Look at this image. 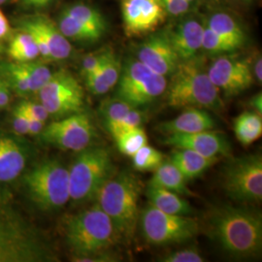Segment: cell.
<instances>
[{"instance_id":"1","label":"cell","mask_w":262,"mask_h":262,"mask_svg":"<svg viewBox=\"0 0 262 262\" xmlns=\"http://www.w3.org/2000/svg\"><path fill=\"white\" fill-rule=\"evenodd\" d=\"M200 227L234 259L256 258L261 254L262 217L257 211L232 205L213 207Z\"/></svg>"},{"instance_id":"2","label":"cell","mask_w":262,"mask_h":262,"mask_svg":"<svg viewBox=\"0 0 262 262\" xmlns=\"http://www.w3.org/2000/svg\"><path fill=\"white\" fill-rule=\"evenodd\" d=\"M142 185L128 171L115 173L97 192V204L112 222L118 239L130 240L139 223Z\"/></svg>"},{"instance_id":"3","label":"cell","mask_w":262,"mask_h":262,"mask_svg":"<svg viewBox=\"0 0 262 262\" xmlns=\"http://www.w3.org/2000/svg\"><path fill=\"white\" fill-rule=\"evenodd\" d=\"M166 86L167 104L174 108L195 107L220 112L224 101L210 80L204 63L196 56L180 61Z\"/></svg>"},{"instance_id":"4","label":"cell","mask_w":262,"mask_h":262,"mask_svg":"<svg viewBox=\"0 0 262 262\" xmlns=\"http://www.w3.org/2000/svg\"><path fill=\"white\" fill-rule=\"evenodd\" d=\"M64 234L75 261L106 252L119 240L110 217L97 203L70 216Z\"/></svg>"},{"instance_id":"5","label":"cell","mask_w":262,"mask_h":262,"mask_svg":"<svg viewBox=\"0 0 262 262\" xmlns=\"http://www.w3.org/2000/svg\"><path fill=\"white\" fill-rule=\"evenodd\" d=\"M115 173L112 157L107 149L88 147L80 150L68 169L70 199L76 202L94 199Z\"/></svg>"},{"instance_id":"6","label":"cell","mask_w":262,"mask_h":262,"mask_svg":"<svg viewBox=\"0 0 262 262\" xmlns=\"http://www.w3.org/2000/svg\"><path fill=\"white\" fill-rule=\"evenodd\" d=\"M47 241L19 220L0 215V262L55 261Z\"/></svg>"},{"instance_id":"7","label":"cell","mask_w":262,"mask_h":262,"mask_svg":"<svg viewBox=\"0 0 262 262\" xmlns=\"http://www.w3.org/2000/svg\"><path fill=\"white\" fill-rule=\"evenodd\" d=\"M24 181L28 196L43 211L59 209L70 199L68 169L56 159L38 163L28 171Z\"/></svg>"},{"instance_id":"8","label":"cell","mask_w":262,"mask_h":262,"mask_svg":"<svg viewBox=\"0 0 262 262\" xmlns=\"http://www.w3.org/2000/svg\"><path fill=\"white\" fill-rule=\"evenodd\" d=\"M146 242L152 246H168L187 242L200 231V223L191 215L167 214L149 204L139 216Z\"/></svg>"},{"instance_id":"9","label":"cell","mask_w":262,"mask_h":262,"mask_svg":"<svg viewBox=\"0 0 262 262\" xmlns=\"http://www.w3.org/2000/svg\"><path fill=\"white\" fill-rule=\"evenodd\" d=\"M226 195L238 203H258L262 198V158L260 154L232 159L223 172Z\"/></svg>"},{"instance_id":"10","label":"cell","mask_w":262,"mask_h":262,"mask_svg":"<svg viewBox=\"0 0 262 262\" xmlns=\"http://www.w3.org/2000/svg\"><path fill=\"white\" fill-rule=\"evenodd\" d=\"M117 97L135 108L150 104L163 94L167 79L151 71L139 59H131L122 67Z\"/></svg>"},{"instance_id":"11","label":"cell","mask_w":262,"mask_h":262,"mask_svg":"<svg viewBox=\"0 0 262 262\" xmlns=\"http://www.w3.org/2000/svg\"><path fill=\"white\" fill-rule=\"evenodd\" d=\"M38 94L40 102L46 108L49 116L64 118L83 112L84 90L75 77L66 70L52 73Z\"/></svg>"},{"instance_id":"12","label":"cell","mask_w":262,"mask_h":262,"mask_svg":"<svg viewBox=\"0 0 262 262\" xmlns=\"http://www.w3.org/2000/svg\"><path fill=\"white\" fill-rule=\"evenodd\" d=\"M40 135L45 143L58 149L80 151L91 146L95 131L90 116L80 112L51 122Z\"/></svg>"},{"instance_id":"13","label":"cell","mask_w":262,"mask_h":262,"mask_svg":"<svg viewBox=\"0 0 262 262\" xmlns=\"http://www.w3.org/2000/svg\"><path fill=\"white\" fill-rule=\"evenodd\" d=\"M207 72L212 83L227 97L242 94L253 85L254 81L251 63L235 56L215 58Z\"/></svg>"},{"instance_id":"14","label":"cell","mask_w":262,"mask_h":262,"mask_svg":"<svg viewBox=\"0 0 262 262\" xmlns=\"http://www.w3.org/2000/svg\"><path fill=\"white\" fill-rule=\"evenodd\" d=\"M122 23L128 36H141L156 30L167 13L159 0H122Z\"/></svg>"},{"instance_id":"15","label":"cell","mask_w":262,"mask_h":262,"mask_svg":"<svg viewBox=\"0 0 262 262\" xmlns=\"http://www.w3.org/2000/svg\"><path fill=\"white\" fill-rule=\"evenodd\" d=\"M137 59L159 75H172L180 63V59L172 47L166 31L150 35L137 51Z\"/></svg>"},{"instance_id":"16","label":"cell","mask_w":262,"mask_h":262,"mask_svg":"<svg viewBox=\"0 0 262 262\" xmlns=\"http://www.w3.org/2000/svg\"><path fill=\"white\" fill-rule=\"evenodd\" d=\"M163 142L175 149L193 150L208 158L228 156L231 151L225 135L213 129L188 134H171Z\"/></svg>"},{"instance_id":"17","label":"cell","mask_w":262,"mask_h":262,"mask_svg":"<svg viewBox=\"0 0 262 262\" xmlns=\"http://www.w3.org/2000/svg\"><path fill=\"white\" fill-rule=\"evenodd\" d=\"M166 32L181 61L195 57L201 50L204 26L198 19L184 18Z\"/></svg>"},{"instance_id":"18","label":"cell","mask_w":262,"mask_h":262,"mask_svg":"<svg viewBox=\"0 0 262 262\" xmlns=\"http://www.w3.org/2000/svg\"><path fill=\"white\" fill-rule=\"evenodd\" d=\"M215 126L213 117L205 109L187 107L175 119L159 124V130L166 135L188 134L200 131L210 130Z\"/></svg>"},{"instance_id":"19","label":"cell","mask_w":262,"mask_h":262,"mask_svg":"<svg viewBox=\"0 0 262 262\" xmlns=\"http://www.w3.org/2000/svg\"><path fill=\"white\" fill-rule=\"evenodd\" d=\"M27 157L19 144L9 137H0V182L18 178L26 166Z\"/></svg>"},{"instance_id":"20","label":"cell","mask_w":262,"mask_h":262,"mask_svg":"<svg viewBox=\"0 0 262 262\" xmlns=\"http://www.w3.org/2000/svg\"><path fill=\"white\" fill-rule=\"evenodd\" d=\"M146 196L150 205L160 211L172 215H192L195 214L194 208L182 195L168 189L148 184Z\"/></svg>"},{"instance_id":"21","label":"cell","mask_w":262,"mask_h":262,"mask_svg":"<svg viewBox=\"0 0 262 262\" xmlns=\"http://www.w3.org/2000/svg\"><path fill=\"white\" fill-rule=\"evenodd\" d=\"M217 160L219 158H208L186 149H175L170 159V161L179 169L187 181L198 178L215 165Z\"/></svg>"},{"instance_id":"22","label":"cell","mask_w":262,"mask_h":262,"mask_svg":"<svg viewBox=\"0 0 262 262\" xmlns=\"http://www.w3.org/2000/svg\"><path fill=\"white\" fill-rule=\"evenodd\" d=\"M29 20L37 28L47 43L52 59L62 60L70 56L72 52L71 44L51 19L45 17H36Z\"/></svg>"},{"instance_id":"23","label":"cell","mask_w":262,"mask_h":262,"mask_svg":"<svg viewBox=\"0 0 262 262\" xmlns=\"http://www.w3.org/2000/svg\"><path fill=\"white\" fill-rule=\"evenodd\" d=\"M187 180L182 175L179 169L169 160L163 161L154 171V175L149 184L162 187L184 196H195L187 185Z\"/></svg>"},{"instance_id":"24","label":"cell","mask_w":262,"mask_h":262,"mask_svg":"<svg viewBox=\"0 0 262 262\" xmlns=\"http://www.w3.org/2000/svg\"><path fill=\"white\" fill-rule=\"evenodd\" d=\"M221 38L230 44L234 50L242 47L246 35L240 25L229 14L217 12L213 14L206 24Z\"/></svg>"},{"instance_id":"25","label":"cell","mask_w":262,"mask_h":262,"mask_svg":"<svg viewBox=\"0 0 262 262\" xmlns=\"http://www.w3.org/2000/svg\"><path fill=\"white\" fill-rule=\"evenodd\" d=\"M235 136L245 147L251 146L261 137L262 118L253 111H246L236 117L233 123Z\"/></svg>"},{"instance_id":"26","label":"cell","mask_w":262,"mask_h":262,"mask_svg":"<svg viewBox=\"0 0 262 262\" xmlns=\"http://www.w3.org/2000/svg\"><path fill=\"white\" fill-rule=\"evenodd\" d=\"M70 16L79 20L85 28L94 31L99 37L103 36L107 30V23L103 15L93 7L84 4H75L64 10Z\"/></svg>"},{"instance_id":"27","label":"cell","mask_w":262,"mask_h":262,"mask_svg":"<svg viewBox=\"0 0 262 262\" xmlns=\"http://www.w3.org/2000/svg\"><path fill=\"white\" fill-rule=\"evenodd\" d=\"M57 28L67 39L78 42L94 43L100 39L94 31L85 28L84 25L70 16L66 11H63L59 17Z\"/></svg>"},{"instance_id":"28","label":"cell","mask_w":262,"mask_h":262,"mask_svg":"<svg viewBox=\"0 0 262 262\" xmlns=\"http://www.w3.org/2000/svg\"><path fill=\"white\" fill-rule=\"evenodd\" d=\"M8 54L12 59L18 62L32 61L40 56L34 39L27 31L17 34L12 39Z\"/></svg>"},{"instance_id":"29","label":"cell","mask_w":262,"mask_h":262,"mask_svg":"<svg viewBox=\"0 0 262 262\" xmlns=\"http://www.w3.org/2000/svg\"><path fill=\"white\" fill-rule=\"evenodd\" d=\"M115 142L122 154L131 158L148 144V136L142 127H136L123 132Z\"/></svg>"},{"instance_id":"30","label":"cell","mask_w":262,"mask_h":262,"mask_svg":"<svg viewBox=\"0 0 262 262\" xmlns=\"http://www.w3.org/2000/svg\"><path fill=\"white\" fill-rule=\"evenodd\" d=\"M131 159L135 170L139 172H154L164 161V155L147 144L133 155Z\"/></svg>"},{"instance_id":"31","label":"cell","mask_w":262,"mask_h":262,"mask_svg":"<svg viewBox=\"0 0 262 262\" xmlns=\"http://www.w3.org/2000/svg\"><path fill=\"white\" fill-rule=\"evenodd\" d=\"M1 71L3 79L14 92L21 96L31 93L28 77L21 69L19 62L16 61L13 63H5L1 67Z\"/></svg>"},{"instance_id":"32","label":"cell","mask_w":262,"mask_h":262,"mask_svg":"<svg viewBox=\"0 0 262 262\" xmlns=\"http://www.w3.org/2000/svg\"><path fill=\"white\" fill-rule=\"evenodd\" d=\"M19 63L28 77L31 93H38L52 76V72L49 67L38 62H33V60Z\"/></svg>"},{"instance_id":"33","label":"cell","mask_w":262,"mask_h":262,"mask_svg":"<svg viewBox=\"0 0 262 262\" xmlns=\"http://www.w3.org/2000/svg\"><path fill=\"white\" fill-rule=\"evenodd\" d=\"M146 120L144 113L138 110V108H132L122 120L118 122H113L106 126L109 133L112 135L114 140L119 137L125 131L129 130L136 127H142V124Z\"/></svg>"},{"instance_id":"34","label":"cell","mask_w":262,"mask_h":262,"mask_svg":"<svg viewBox=\"0 0 262 262\" xmlns=\"http://www.w3.org/2000/svg\"><path fill=\"white\" fill-rule=\"evenodd\" d=\"M132 108H135L131 106L130 104L126 101L122 100L119 97L110 98L104 101L100 112L102 114V118L105 122V126L113 122H118L122 120V118L130 111Z\"/></svg>"},{"instance_id":"35","label":"cell","mask_w":262,"mask_h":262,"mask_svg":"<svg viewBox=\"0 0 262 262\" xmlns=\"http://www.w3.org/2000/svg\"><path fill=\"white\" fill-rule=\"evenodd\" d=\"M99 70L110 89L118 84L122 72V66L120 59L112 50L104 51L103 60Z\"/></svg>"},{"instance_id":"36","label":"cell","mask_w":262,"mask_h":262,"mask_svg":"<svg viewBox=\"0 0 262 262\" xmlns=\"http://www.w3.org/2000/svg\"><path fill=\"white\" fill-rule=\"evenodd\" d=\"M201 49L213 55H221L235 51L234 48L228 44L223 38L220 37L207 25L204 26Z\"/></svg>"},{"instance_id":"37","label":"cell","mask_w":262,"mask_h":262,"mask_svg":"<svg viewBox=\"0 0 262 262\" xmlns=\"http://www.w3.org/2000/svg\"><path fill=\"white\" fill-rule=\"evenodd\" d=\"M159 261L162 262H203L204 256L200 253L196 248L189 247L180 250L174 253H170L162 256Z\"/></svg>"},{"instance_id":"38","label":"cell","mask_w":262,"mask_h":262,"mask_svg":"<svg viewBox=\"0 0 262 262\" xmlns=\"http://www.w3.org/2000/svg\"><path fill=\"white\" fill-rule=\"evenodd\" d=\"M100 68V67H99ZM85 79V84L88 90L94 94V95H102L107 94L111 89L105 82L103 76L101 74L100 70L98 69L94 74L88 76Z\"/></svg>"},{"instance_id":"39","label":"cell","mask_w":262,"mask_h":262,"mask_svg":"<svg viewBox=\"0 0 262 262\" xmlns=\"http://www.w3.org/2000/svg\"><path fill=\"white\" fill-rule=\"evenodd\" d=\"M159 1L162 7L165 10V12L167 13V15L175 16V17L185 15L191 7V4L186 0H159Z\"/></svg>"},{"instance_id":"40","label":"cell","mask_w":262,"mask_h":262,"mask_svg":"<svg viewBox=\"0 0 262 262\" xmlns=\"http://www.w3.org/2000/svg\"><path fill=\"white\" fill-rule=\"evenodd\" d=\"M104 52L100 54H94L85 56L82 63V73L84 78L94 74L95 71L99 69V67L103 60Z\"/></svg>"},{"instance_id":"41","label":"cell","mask_w":262,"mask_h":262,"mask_svg":"<svg viewBox=\"0 0 262 262\" xmlns=\"http://www.w3.org/2000/svg\"><path fill=\"white\" fill-rule=\"evenodd\" d=\"M13 128L19 135L28 134V119L26 113L18 105L13 112Z\"/></svg>"},{"instance_id":"42","label":"cell","mask_w":262,"mask_h":262,"mask_svg":"<svg viewBox=\"0 0 262 262\" xmlns=\"http://www.w3.org/2000/svg\"><path fill=\"white\" fill-rule=\"evenodd\" d=\"M20 106L29 113L30 115H32L33 117H35L38 120L42 121V122H47L49 119V113L47 112L46 108L43 106V104L35 103V102H31V101H24L20 103Z\"/></svg>"},{"instance_id":"43","label":"cell","mask_w":262,"mask_h":262,"mask_svg":"<svg viewBox=\"0 0 262 262\" xmlns=\"http://www.w3.org/2000/svg\"><path fill=\"white\" fill-rule=\"evenodd\" d=\"M19 105L20 106V104H19ZM21 109L24 110V112L26 113V116H27V119H28V134L29 135H33V136L40 134L42 130L44 129V127H45V122L38 120L35 117L30 115L23 107H21Z\"/></svg>"},{"instance_id":"44","label":"cell","mask_w":262,"mask_h":262,"mask_svg":"<svg viewBox=\"0 0 262 262\" xmlns=\"http://www.w3.org/2000/svg\"><path fill=\"white\" fill-rule=\"evenodd\" d=\"M10 88L6 81L0 77V108H5L10 103Z\"/></svg>"},{"instance_id":"45","label":"cell","mask_w":262,"mask_h":262,"mask_svg":"<svg viewBox=\"0 0 262 262\" xmlns=\"http://www.w3.org/2000/svg\"><path fill=\"white\" fill-rule=\"evenodd\" d=\"M252 68V72H253V78L259 82V84H261L262 82V60L261 56H256L254 61H253V67Z\"/></svg>"},{"instance_id":"46","label":"cell","mask_w":262,"mask_h":262,"mask_svg":"<svg viewBox=\"0 0 262 262\" xmlns=\"http://www.w3.org/2000/svg\"><path fill=\"white\" fill-rule=\"evenodd\" d=\"M250 106L253 109V112L257 113L258 115H262V95L261 93L255 94L250 100Z\"/></svg>"},{"instance_id":"47","label":"cell","mask_w":262,"mask_h":262,"mask_svg":"<svg viewBox=\"0 0 262 262\" xmlns=\"http://www.w3.org/2000/svg\"><path fill=\"white\" fill-rule=\"evenodd\" d=\"M21 4L28 8H42L47 6L53 0H20Z\"/></svg>"},{"instance_id":"48","label":"cell","mask_w":262,"mask_h":262,"mask_svg":"<svg viewBox=\"0 0 262 262\" xmlns=\"http://www.w3.org/2000/svg\"><path fill=\"white\" fill-rule=\"evenodd\" d=\"M10 31V25L8 19L0 10V39L5 37Z\"/></svg>"},{"instance_id":"49","label":"cell","mask_w":262,"mask_h":262,"mask_svg":"<svg viewBox=\"0 0 262 262\" xmlns=\"http://www.w3.org/2000/svg\"><path fill=\"white\" fill-rule=\"evenodd\" d=\"M186 1H187V2H189L190 4H192L193 2H195V0H186Z\"/></svg>"},{"instance_id":"50","label":"cell","mask_w":262,"mask_h":262,"mask_svg":"<svg viewBox=\"0 0 262 262\" xmlns=\"http://www.w3.org/2000/svg\"><path fill=\"white\" fill-rule=\"evenodd\" d=\"M6 1H7V0H0V5H1V4H3V3H4V2H6Z\"/></svg>"},{"instance_id":"51","label":"cell","mask_w":262,"mask_h":262,"mask_svg":"<svg viewBox=\"0 0 262 262\" xmlns=\"http://www.w3.org/2000/svg\"><path fill=\"white\" fill-rule=\"evenodd\" d=\"M0 52H1V46H0Z\"/></svg>"}]
</instances>
